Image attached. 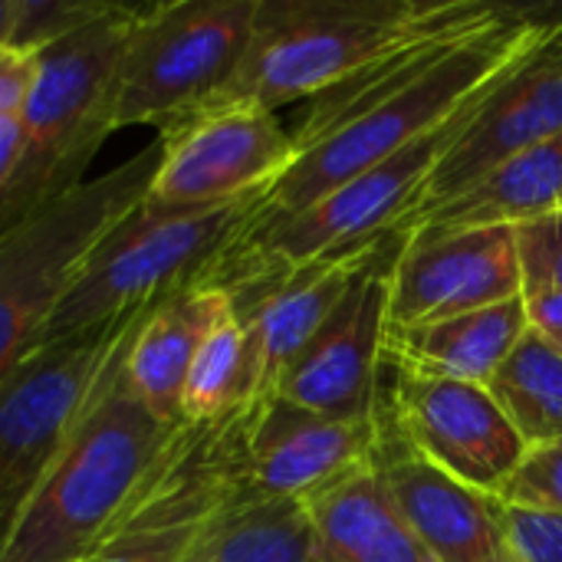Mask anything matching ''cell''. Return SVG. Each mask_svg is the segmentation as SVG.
<instances>
[{
  "label": "cell",
  "mask_w": 562,
  "mask_h": 562,
  "mask_svg": "<svg viewBox=\"0 0 562 562\" xmlns=\"http://www.w3.org/2000/svg\"><path fill=\"white\" fill-rule=\"evenodd\" d=\"M507 553L517 562H562V517L501 504Z\"/></svg>",
  "instance_id": "27"
},
{
  "label": "cell",
  "mask_w": 562,
  "mask_h": 562,
  "mask_svg": "<svg viewBox=\"0 0 562 562\" xmlns=\"http://www.w3.org/2000/svg\"><path fill=\"white\" fill-rule=\"evenodd\" d=\"M257 389V356L250 346V333L234 306H227L194 352L178 408L181 425L221 422L260 402Z\"/></svg>",
  "instance_id": "22"
},
{
  "label": "cell",
  "mask_w": 562,
  "mask_h": 562,
  "mask_svg": "<svg viewBox=\"0 0 562 562\" xmlns=\"http://www.w3.org/2000/svg\"><path fill=\"white\" fill-rule=\"evenodd\" d=\"M254 405L221 422L178 425L89 562L188 560L211 520L250 491L247 431Z\"/></svg>",
  "instance_id": "8"
},
{
  "label": "cell",
  "mask_w": 562,
  "mask_h": 562,
  "mask_svg": "<svg viewBox=\"0 0 562 562\" xmlns=\"http://www.w3.org/2000/svg\"><path fill=\"white\" fill-rule=\"evenodd\" d=\"M402 240L349 290L342 306L283 372L273 398L296 408L369 418L382 385V346L389 329V273Z\"/></svg>",
  "instance_id": "12"
},
{
  "label": "cell",
  "mask_w": 562,
  "mask_h": 562,
  "mask_svg": "<svg viewBox=\"0 0 562 562\" xmlns=\"http://www.w3.org/2000/svg\"><path fill=\"white\" fill-rule=\"evenodd\" d=\"M557 207H562V138L540 142L497 161L448 201L402 221L395 234L517 227Z\"/></svg>",
  "instance_id": "19"
},
{
  "label": "cell",
  "mask_w": 562,
  "mask_h": 562,
  "mask_svg": "<svg viewBox=\"0 0 562 562\" xmlns=\"http://www.w3.org/2000/svg\"><path fill=\"white\" fill-rule=\"evenodd\" d=\"M524 296L514 227L415 231L389 273V326H422Z\"/></svg>",
  "instance_id": "11"
},
{
  "label": "cell",
  "mask_w": 562,
  "mask_h": 562,
  "mask_svg": "<svg viewBox=\"0 0 562 562\" xmlns=\"http://www.w3.org/2000/svg\"><path fill=\"white\" fill-rule=\"evenodd\" d=\"M257 3L171 0L135 7L115 72V132L128 125L161 132L211 102L250 43Z\"/></svg>",
  "instance_id": "6"
},
{
  "label": "cell",
  "mask_w": 562,
  "mask_h": 562,
  "mask_svg": "<svg viewBox=\"0 0 562 562\" xmlns=\"http://www.w3.org/2000/svg\"><path fill=\"white\" fill-rule=\"evenodd\" d=\"M119 3L105 0H10V26L3 46L43 53L89 23L109 16Z\"/></svg>",
  "instance_id": "24"
},
{
  "label": "cell",
  "mask_w": 562,
  "mask_h": 562,
  "mask_svg": "<svg viewBox=\"0 0 562 562\" xmlns=\"http://www.w3.org/2000/svg\"><path fill=\"white\" fill-rule=\"evenodd\" d=\"M372 468L422 547L435 562H487L507 553L501 501L487 497L428 458H422L398 431L379 385Z\"/></svg>",
  "instance_id": "13"
},
{
  "label": "cell",
  "mask_w": 562,
  "mask_h": 562,
  "mask_svg": "<svg viewBox=\"0 0 562 562\" xmlns=\"http://www.w3.org/2000/svg\"><path fill=\"white\" fill-rule=\"evenodd\" d=\"M184 562H319L300 501H267L250 491L224 507Z\"/></svg>",
  "instance_id": "21"
},
{
  "label": "cell",
  "mask_w": 562,
  "mask_h": 562,
  "mask_svg": "<svg viewBox=\"0 0 562 562\" xmlns=\"http://www.w3.org/2000/svg\"><path fill=\"white\" fill-rule=\"evenodd\" d=\"M497 501L507 507L562 517V438L527 448L520 468L510 474Z\"/></svg>",
  "instance_id": "25"
},
{
  "label": "cell",
  "mask_w": 562,
  "mask_h": 562,
  "mask_svg": "<svg viewBox=\"0 0 562 562\" xmlns=\"http://www.w3.org/2000/svg\"><path fill=\"white\" fill-rule=\"evenodd\" d=\"M487 562H517L510 553H504V557H494V560H487Z\"/></svg>",
  "instance_id": "32"
},
{
  "label": "cell",
  "mask_w": 562,
  "mask_h": 562,
  "mask_svg": "<svg viewBox=\"0 0 562 562\" xmlns=\"http://www.w3.org/2000/svg\"><path fill=\"white\" fill-rule=\"evenodd\" d=\"M293 158V132L277 112L254 105L198 109L161 128L148 201L161 207L231 204L267 191Z\"/></svg>",
  "instance_id": "9"
},
{
  "label": "cell",
  "mask_w": 562,
  "mask_h": 562,
  "mask_svg": "<svg viewBox=\"0 0 562 562\" xmlns=\"http://www.w3.org/2000/svg\"><path fill=\"white\" fill-rule=\"evenodd\" d=\"M491 395L527 441V448L562 438V356L537 333H524L517 349L491 379Z\"/></svg>",
  "instance_id": "23"
},
{
  "label": "cell",
  "mask_w": 562,
  "mask_h": 562,
  "mask_svg": "<svg viewBox=\"0 0 562 562\" xmlns=\"http://www.w3.org/2000/svg\"><path fill=\"white\" fill-rule=\"evenodd\" d=\"M158 142L0 234V385L40 346L92 244L145 201Z\"/></svg>",
  "instance_id": "5"
},
{
  "label": "cell",
  "mask_w": 562,
  "mask_h": 562,
  "mask_svg": "<svg viewBox=\"0 0 562 562\" xmlns=\"http://www.w3.org/2000/svg\"><path fill=\"white\" fill-rule=\"evenodd\" d=\"M514 234L524 270V296L562 290V207L517 224Z\"/></svg>",
  "instance_id": "26"
},
{
  "label": "cell",
  "mask_w": 562,
  "mask_h": 562,
  "mask_svg": "<svg viewBox=\"0 0 562 562\" xmlns=\"http://www.w3.org/2000/svg\"><path fill=\"white\" fill-rule=\"evenodd\" d=\"M128 339L66 451L26 504L0 562H89L178 431L128 392L122 375Z\"/></svg>",
  "instance_id": "1"
},
{
  "label": "cell",
  "mask_w": 562,
  "mask_h": 562,
  "mask_svg": "<svg viewBox=\"0 0 562 562\" xmlns=\"http://www.w3.org/2000/svg\"><path fill=\"white\" fill-rule=\"evenodd\" d=\"M142 316L36 346L0 385V553Z\"/></svg>",
  "instance_id": "7"
},
{
  "label": "cell",
  "mask_w": 562,
  "mask_h": 562,
  "mask_svg": "<svg viewBox=\"0 0 562 562\" xmlns=\"http://www.w3.org/2000/svg\"><path fill=\"white\" fill-rule=\"evenodd\" d=\"M553 138H562V23L451 145L408 217L448 201L497 161Z\"/></svg>",
  "instance_id": "16"
},
{
  "label": "cell",
  "mask_w": 562,
  "mask_h": 562,
  "mask_svg": "<svg viewBox=\"0 0 562 562\" xmlns=\"http://www.w3.org/2000/svg\"><path fill=\"white\" fill-rule=\"evenodd\" d=\"M402 240V234H385L319 260H310L283 277L250 283L231 293V306L250 333L257 356V398H273L283 372L310 346V339L326 326V319L342 306L349 290Z\"/></svg>",
  "instance_id": "14"
},
{
  "label": "cell",
  "mask_w": 562,
  "mask_h": 562,
  "mask_svg": "<svg viewBox=\"0 0 562 562\" xmlns=\"http://www.w3.org/2000/svg\"><path fill=\"white\" fill-rule=\"evenodd\" d=\"M382 398L422 458L487 497L504 491L527 454V441L487 385L385 366Z\"/></svg>",
  "instance_id": "10"
},
{
  "label": "cell",
  "mask_w": 562,
  "mask_h": 562,
  "mask_svg": "<svg viewBox=\"0 0 562 562\" xmlns=\"http://www.w3.org/2000/svg\"><path fill=\"white\" fill-rule=\"evenodd\" d=\"M300 504L319 562H435L389 501L372 461Z\"/></svg>",
  "instance_id": "20"
},
{
  "label": "cell",
  "mask_w": 562,
  "mask_h": 562,
  "mask_svg": "<svg viewBox=\"0 0 562 562\" xmlns=\"http://www.w3.org/2000/svg\"><path fill=\"white\" fill-rule=\"evenodd\" d=\"M445 7L448 0H260L234 76L201 109L273 112L296 99H316L428 26Z\"/></svg>",
  "instance_id": "4"
},
{
  "label": "cell",
  "mask_w": 562,
  "mask_h": 562,
  "mask_svg": "<svg viewBox=\"0 0 562 562\" xmlns=\"http://www.w3.org/2000/svg\"><path fill=\"white\" fill-rule=\"evenodd\" d=\"M227 306V293L191 286L155 303L135 326L122 359V375L128 392L161 422L181 425L178 408L194 352Z\"/></svg>",
  "instance_id": "17"
},
{
  "label": "cell",
  "mask_w": 562,
  "mask_h": 562,
  "mask_svg": "<svg viewBox=\"0 0 562 562\" xmlns=\"http://www.w3.org/2000/svg\"><path fill=\"white\" fill-rule=\"evenodd\" d=\"M7 26H10V0H0V46L7 40Z\"/></svg>",
  "instance_id": "31"
},
{
  "label": "cell",
  "mask_w": 562,
  "mask_h": 562,
  "mask_svg": "<svg viewBox=\"0 0 562 562\" xmlns=\"http://www.w3.org/2000/svg\"><path fill=\"white\" fill-rule=\"evenodd\" d=\"M36 66L40 53L0 46V115H23L36 82Z\"/></svg>",
  "instance_id": "28"
},
{
  "label": "cell",
  "mask_w": 562,
  "mask_h": 562,
  "mask_svg": "<svg viewBox=\"0 0 562 562\" xmlns=\"http://www.w3.org/2000/svg\"><path fill=\"white\" fill-rule=\"evenodd\" d=\"M372 451L375 412L369 418H336L267 398L254 405L247 431V487L267 501H306L369 464Z\"/></svg>",
  "instance_id": "15"
},
{
  "label": "cell",
  "mask_w": 562,
  "mask_h": 562,
  "mask_svg": "<svg viewBox=\"0 0 562 562\" xmlns=\"http://www.w3.org/2000/svg\"><path fill=\"white\" fill-rule=\"evenodd\" d=\"M524 333H527V306L524 296H517L438 323L389 326L382 362L418 375L491 385V379L517 349Z\"/></svg>",
  "instance_id": "18"
},
{
  "label": "cell",
  "mask_w": 562,
  "mask_h": 562,
  "mask_svg": "<svg viewBox=\"0 0 562 562\" xmlns=\"http://www.w3.org/2000/svg\"><path fill=\"white\" fill-rule=\"evenodd\" d=\"M260 194L211 207H161L145 194L142 204L92 244L53 310L40 346L125 319L181 290L204 286L217 257L247 231Z\"/></svg>",
  "instance_id": "2"
},
{
  "label": "cell",
  "mask_w": 562,
  "mask_h": 562,
  "mask_svg": "<svg viewBox=\"0 0 562 562\" xmlns=\"http://www.w3.org/2000/svg\"><path fill=\"white\" fill-rule=\"evenodd\" d=\"M23 148V115H0V191L10 181Z\"/></svg>",
  "instance_id": "30"
},
{
  "label": "cell",
  "mask_w": 562,
  "mask_h": 562,
  "mask_svg": "<svg viewBox=\"0 0 562 562\" xmlns=\"http://www.w3.org/2000/svg\"><path fill=\"white\" fill-rule=\"evenodd\" d=\"M524 306H527V329L537 333L562 356V290L527 293Z\"/></svg>",
  "instance_id": "29"
},
{
  "label": "cell",
  "mask_w": 562,
  "mask_h": 562,
  "mask_svg": "<svg viewBox=\"0 0 562 562\" xmlns=\"http://www.w3.org/2000/svg\"><path fill=\"white\" fill-rule=\"evenodd\" d=\"M135 7L40 53L36 82L23 109V148L0 191V234L63 201L89 178V165L115 132V72Z\"/></svg>",
  "instance_id": "3"
}]
</instances>
